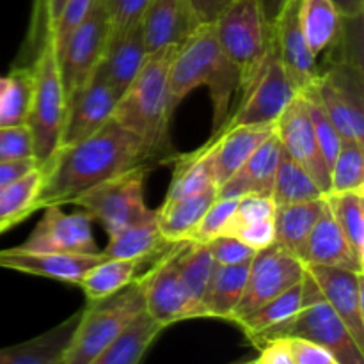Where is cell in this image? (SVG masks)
<instances>
[{"mask_svg":"<svg viewBox=\"0 0 364 364\" xmlns=\"http://www.w3.org/2000/svg\"><path fill=\"white\" fill-rule=\"evenodd\" d=\"M178 151H167L110 119L82 141L59 146L43 166L41 191L36 212L50 205H71L95 185L134 169H149L174 162Z\"/></svg>","mask_w":364,"mask_h":364,"instance_id":"1","label":"cell"},{"mask_svg":"<svg viewBox=\"0 0 364 364\" xmlns=\"http://www.w3.org/2000/svg\"><path fill=\"white\" fill-rule=\"evenodd\" d=\"M306 100H308L309 114H311L313 128H315L318 149H320V153H322L323 160H326L327 167H329V171H331V167H333L338 153H340V146H341V141H343V137H341V134L338 132V128L333 124V121L329 119V116L323 112L322 107H320L315 100L309 98V96H306Z\"/></svg>","mask_w":364,"mask_h":364,"instance_id":"43","label":"cell"},{"mask_svg":"<svg viewBox=\"0 0 364 364\" xmlns=\"http://www.w3.org/2000/svg\"><path fill=\"white\" fill-rule=\"evenodd\" d=\"M198 25L191 0H149L141 18L146 52L180 46Z\"/></svg>","mask_w":364,"mask_h":364,"instance_id":"19","label":"cell"},{"mask_svg":"<svg viewBox=\"0 0 364 364\" xmlns=\"http://www.w3.org/2000/svg\"><path fill=\"white\" fill-rule=\"evenodd\" d=\"M329 192L364 188V142L343 139L336 160L329 171Z\"/></svg>","mask_w":364,"mask_h":364,"instance_id":"40","label":"cell"},{"mask_svg":"<svg viewBox=\"0 0 364 364\" xmlns=\"http://www.w3.org/2000/svg\"><path fill=\"white\" fill-rule=\"evenodd\" d=\"M238 199V198H237ZM235 198H217L210 205V208L203 213L201 220L196 224L194 230L187 237L185 242H199V244H208L213 238L220 237L226 231L228 223L237 206Z\"/></svg>","mask_w":364,"mask_h":364,"instance_id":"41","label":"cell"},{"mask_svg":"<svg viewBox=\"0 0 364 364\" xmlns=\"http://www.w3.org/2000/svg\"><path fill=\"white\" fill-rule=\"evenodd\" d=\"M240 92L237 109L231 110L220 130L235 127H274L299 95L284 73L274 39L258 73Z\"/></svg>","mask_w":364,"mask_h":364,"instance_id":"10","label":"cell"},{"mask_svg":"<svg viewBox=\"0 0 364 364\" xmlns=\"http://www.w3.org/2000/svg\"><path fill=\"white\" fill-rule=\"evenodd\" d=\"M334 4L341 16H363L364 14V0H331Z\"/></svg>","mask_w":364,"mask_h":364,"instance_id":"54","label":"cell"},{"mask_svg":"<svg viewBox=\"0 0 364 364\" xmlns=\"http://www.w3.org/2000/svg\"><path fill=\"white\" fill-rule=\"evenodd\" d=\"M80 318V309L52 329L32 340L21 341V347L6 364H63L64 352Z\"/></svg>","mask_w":364,"mask_h":364,"instance_id":"35","label":"cell"},{"mask_svg":"<svg viewBox=\"0 0 364 364\" xmlns=\"http://www.w3.org/2000/svg\"><path fill=\"white\" fill-rule=\"evenodd\" d=\"M164 331L166 327L144 311L89 364H141Z\"/></svg>","mask_w":364,"mask_h":364,"instance_id":"26","label":"cell"},{"mask_svg":"<svg viewBox=\"0 0 364 364\" xmlns=\"http://www.w3.org/2000/svg\"><path fill=\"white\" fill-rule=\"evenodd\" d=\"M208 249L215 265H238V263L251 262L252 256L256 255L244 242L228 235H220L208 242Z\"/></svg>","mask_w":364,"mask_h":364,"instance_id":"46","label":"cell"},{"mask_svg":"<svg viewBox=\"0 0 364 364\" xmlns=\"http://www.w3.org/2000/svg\"><path fill=\"white\" fill-rule=\"evenodd\" d=\"M251 364H258V361H256V359H252V363Z\"/></svg>","mask_w":364,"mask_h":364,"instance_id":"60","label":"cell"},{"mask_svg":"<svg viewBox=\"0 0 364 364\" xmlns=\"http://www.w3.org/2000/svg\"><path fill=\"white\" fill-rule=\"evenodd\" d=\"M302 276H304V265L301 259L284 251L281 245L274 244L256 252L249 267L244 295L231 318V323L244 318L259 306L272 301L274 297L297 284Z\"/></svg>","mask_w":364,"mask_h":364,"instance_id":"12","label":"cell"},{"mask_svg":"<svg viewBox=\"0 0 364 364\" xmlns=\"http://www.w3.org/2000/svg\"><path fill=\"white\" fill-rule=\"evenodd\" d=\"M32 95V68L20 64L4 77V91L0 100V127H18L27 123Z\"/></svg>","mask_w":364,"mask_h":364,"instance_id":"39","label":"cell"},{"mask_svg":"<svg viewBox=\"0 0 364 364\" xmlns=\"http://www.w3.org/2000/svg\"><path fill=\"white\" fill-rule=\"evenodd\" d=\"M256 2H258L259 11H262L267 23H269L270 27H274V23H276L277 18H279L281 11L284 9V6H287L290 0H256Z\"/></svg>","mask_w":364,"mask_h":364,"instance_id":"53","label":"cell"},{"mask_svg":"<svg viewBox=\"0 0 364 364\" xmlns=\"http://www.w3.org/2000/svg\"><path fill=\"white\" fill-rule=\"evenodd\" d=\"M348 247L364 265V188L323 196Z\"/></svg>","mask_w":364,"mask_h":364,"instance_id":"36","label":"cell"},{"mask_svg":"<svg viewBox=\"0 0 364 364\" xmlns=\"http://www.w3.org/2000/svg\"><path fill=\"white\" fill-rule=\"evenodd\" d=\"M323 196L326 194L315 183V180L299 164H295L290 156L283 153L279 166H277L276 178H274L272 192H270L274 205L283 206L294 205V203L315 201Z\"/></svg>","mask_w":364,"mask_h":364,"instance_id":"38","label":"cell"},{"mask_svg":"<svg viewBox=\"0 0 364 364\" xmlns=\"http://www.w3.org/2000/svg\"><path fill=\"white\" fill-rule=\"evenodd\" d=\"M281 156H283V148L276 132H272L249 156L247 162L226 183L217 188V198L237 199L245 194L270 196Z\"/></svg>","mask_w":364,"mask_h":364,"instance_id":"22","label":"cell"},{"mask_svg":"<svg viewBox=\"0 0 364 364\" xmlns=\"http://www.w3.org/2000/svg\"><path fill=\"white\" fill-rule=\"evenodd\" d=\"M274 132V127H235L212 135V173L217 188L226 183Z\"/></svg>","mask_w":364,"mask_h":364,"instance_id":"24","label":"cell"},{"mask_svg":"<svg viewBox=\"0 0 364 364\" xmlns=\"http://www.w3.org/2000/svg\"><path fill=\"white\" fill-rule=\"evenodd\" d=\"M233 0H191L192 9L199 23H213L215 18L226 9Z\"/></svg>","mask_w":364,"mask_h":364,"instance_id":"50","label":"cell"},{"mask_svg":"<svg viewBox=\"0 0 364 364\" xmlns=\"http://www.w3.org/2000/svg\"><path fill=\"white\" fill-rule=\"evenodd\" d=\"M173 249L164 252L162 259L146 276L139 279L144 294L146 313L153 320L167 327L192 318H203V313L188 297L176 267V256Z\"/></svg>","mask_w":364,"mask_h":364,"instance_id":"13","label":"cell"},{"mask_svg":"<svg viewBox=\"0 0 364 364\" xmlns=\"http://www.w3.org/2000/svg\"><path fill=\"white\" fill-rule=\"evenodd\" d=\"M148 173L149 169L142 167L119 174L85 191L71 205L80 206L82 212L102 224L105 233L112 237L117 231L155 215L144 201V180Z\"/></svg>","mask_w":364,"mask_h":364,"instance_id":"9","label":"cell"},{"mask_svg":"<svg viewBox=\"0 0 364 364\" xmlns=\"http://www.w3.org/2000/svg\"><path fill=\"white\" fill-rule=\"evenodd\" d=\"M43 166L39 164L18 180L0 187V235L36 213V199L41 191Z\"/></svg>","mask_w":364,"mask_h":364,"instance_id":"33","label":"cell"},{"mask_svg":"<svg viewBox=\"0 0 364 364\" xmlns=\"http://www.w3.org/2000/svg\"><path fill=\"white\" fill-rule=\"evenodd\" d=\"M21 343H16V345H9V347H4L0 348V364H6L9 361L11 358H13L14 354H16L18 350H20Z\"/></svg>","mask_w":364,"mask_h":364,"instance_id":"56","label":"cell"},{"mask_svg":"<svg viewBox=\"0 0 364 364\" xmlns=\"http://www.w3.org/2000/svg\"><path fill=\"white\" fill-rule=\"evenodd\" d=\"M212 148L213 139H210L205 146L187 155H178L174 159V171L171 178L169 191L164 201L185 198V196L198 194L206 188L215 187L212 173Z\"/></svg>","mask_w":364,"mask_h":364,"instance_id":"32","label":"cell"},{"mask_svg":"<svg viewBox=\"0 0 364 364\" xmlns=\"http://www.w3.org/2000/svg\"><path fill=\"white\" fill-rule=\"evenodd\" d=\"M301 262L302 265L338 267V269L364 272V265L355 258L354 252L348 247L333 213L327 208L326 199H323L322 213L316 219L315 226H313L311 233L308 237V242L304 245Z\"/></svg>","mask_w":364,"mask_h":364,"instance_id":"23","label":"cell"},{"mask_svg":"<svg viewBox=\"0 0 364 364\" xmlns=\"http://www.w3.org/2000/svg\"><path fill=\"white\" fill-rule=\"evenodd\" d=\"M92 4H95V0H66L59 18L52 25V38L55 50H59L68 39V36L85 20Z\"/></svg>","mask_w":364,"mask_h":364,"instance_id":"45","label":"cell"},{"mask_svg":"<svg viewBox=\"0 0 364 364\" xmlns=\"http://www.w3.org/2000/svg\"><path fill=\"white\" fill-rule=\"evenodd\" d=\"M249 267L251 262L238 263V265H215L203 301L206 318L231 322L244 295Z\"/></svg>","mask_w":364,"mask_h":364,"instance_id":"25","label":"cell"},{"mask_svg":"<svg viewBox=\"0 0 364 364\" xmlns=\"http://www.w3.org/2000/svg\"><path fill=\"white\" fill-rule=\"evenodd\" d=\"M301 95L315 100L343 139L364 142L363 66L331 60Z\"/></svg>","mask_w":364,"mask_h":364,"instance_id":"8","label":"cell"},{"mask_svg":"<svg viewBox=\"0 0 364 364\" xmlns=\"http://www.w3.org/2000/svg\"><path fill=\"white\" fill-rule=\"evenodd\" d=\"M146 46L142 38L141 21L124 31L114 32L109 36L105 52L95 73L105 78L119 95H123L124 89L132 84L135 75L141 70L144 63Z\"/></svg>","mask_w":364,"mask_h":364,"instance_id":"21","label":"cell"},{"mask_svg":"<svg viewBox=\"0 0 364 364\" xmlns=\"http://www.w3.org/2000/svg\"><path fill=\"white\" fill-rule=\"evenodd\" d=\"M302 283L306 294L304 308L287 323L262 334L252 343L259 348L272 340L299 338L326 348L338 364H364V348L359 347L343 320L323 301L316 284L306 274Z\"/></svg>","mask_w":364,"mask_h":364,"instance_id":"5","label":"cell"},{"mask_svg":"<svg viewBox=\"0 0 364 364\" xmlns=\"http://www.w3.org/2000/svg\"><path fill=\"white\" fill-rule=\"evenodd\" d=\"M38 166H39L38 159H25V160H16V162L0 164V187L18 180V178L27 174L28 171H32Z\"/></svg>","mask_w":364,"mask_h":364,"instance_id":"51","label":"cell"},{"mask_svg":"<svg viewBox=\"0 0 364 364\" xmlns=\"http://www.w3.org/2000/svg\"><path fill=\"white\" fill-rule=\"evenodd\" d=\"M169 245L173 244L162 237L156 215H153L109 237V244L103 249L102 255L103 258L109 259H139L142 262L155 252L166 251Z\"/></svg>","mask_w":364,"mask_h":364,"instance_id":"31","label":"cell"},{"mask_svg":"<svg viewBox=\"0 0 364 364\" xmlns=\"http://www.w3.org/2000/svg\"><path fill=\"white\" fill-rule=\"evenodd\" d=\"M272 28L277 55L288 80L297 92L306 91L318 77L320 68L299 23V0H290L284 6Z\"/></svg>","mask_w":364,"mask_h":364,"instance_id":"18","label":"cell"},{"mask_svg":"<svg viewBox=\"0 0 364 364\" xmlns=\"http://www.w3.org/2000/svg\"><path fill=\"white\" fill-rule=\"evenodd\" d=\"M149 0H107L110 34L139 23Z\"/></svg>","mask_w":364,"mask_h":364,"instance_id":"47","label":"cell"},{"mask_svg":"<svg viewBox=\"0 0 364 364\" xmlns=\"http://www.w3.org/2000/svg\"><path fill=\"white\" fill-rule=\"evenodd\" d=\"M32 68V95L27 127L34 141V155L39 164L45 162L57 149L66 117V95L57 63V50L52 31L46 32Z\"/></svg>","mask_w":364,"mask_h":364,"instance_id":"6","label":"cell"},{"mask_svg":"<svg viewBox=\"0 0 364 364\" xmlns=\"http://www.w3.org/2000/svg\"><path fill=\"white\" fill-rule=\"evenodd\" d=\"M102 259V252L100 255H63V252H28L13 247L0 251V269L48 277V279L78 287L82 277Z\"/></svg>","mask_w":364,"mask_h":364,"instance_id":"20","label":"cell"},{"mask_svg":"<svg viewBox=\"0 0 364 364\" xmlns=\"http://www.w3.org/2000/svg\"><path fill=\"white\" fill-rule=\"evenodd\" d=\"M304 283H302L301 279L297 284L288 288L287 291H283V294H279L277 297H274L272 301L265 302V304L259 306L258 309L249 313L247 316L237 320L235 326L240 327V329L244 331L245 336L249 338V341L252 343V341H255L256 338L262 336V334L269 333V331L276 329V327L283 326L288 320L294 318V316L304 308Z\"/></svg>","mask_w":364,"mask_h":364,"instance_id":"30","label":"cell"},{"mask_svg":"<svg viewBox=\"0 0 364 364\" xmlns=\"http://www.w3.org/2000/svg\"><path fill=\"white\" fill-rule=\"evenodd\" d=\"M2 91H4V77H0V100H2Z\"/></svg>","mask_w":364,"mask_h":364,"instance_id":"57","label":"cell"},{"mask_svg":"<svg viewBox=\"0 0 364 364\" xmlns=\"http://www.w3.org/2000/svg\"><path fill=\"white\" fill-rule=\"evenodd\" d=\"M119 98V92L105 78L92 73L87 84L68 103L59 146L73 144L98 132L112 119Z\"/></svg>","mask_w":364,"mask_h":364,"instance_id":"17","label":"cell"},{"mask_svg":"<svg viewBox=\"0 0 364 364\" xmlns=\"http://www.w3.org/2000/svg\"><path fill=\"white\" fill-rule=\"evenodd\" d=\"M287 343L295 364H338L336 359L326 348L311 343V341L299 340V338H288Z\"/></svg>","mask_w":364,"mask_h":364,"instance_id":"49","label":"cell"},{"mask_svg":"<svg viewBox=\"0 0 364 364\" xmlns=\"http://www.w3.org/2000/svg\"><path fill=\"white\" fill-rule=\"evenodd\" d=\"M304 274L316 284L323 301L343 320L359 347L364 348V272L304 265Z\"/></svg>","mask_w":364,"mask_h":364,"instance_id":"16","label":"cell"},{"mask_svg":"<svg viewBox=\"0 0 364 364\" xmlns=\"http://www.w3.org/2000/svg\"><path fill=\"white\" fill-rule=\"evenodd\" d=\"M262 355L269 364H295L287 340H272L259 347Z\"/></svg>","mask_w":364,"mask_h":364,"instance_id":"52","label":"cell"},{"mask_svg":"<svg viewBox=\"0 0 364 364\" xmlns=\"http://www.w3.org/2000/svg\"><path fill=\"white\" fill-rule=\"evenodd\" d=\"M178 46H166L148 53L132 84L124 89L114 109L112 119L151 144L176 151L169 137L173 117L169 102V71Z\"/></svg>","mask_w":364,"mask_h":364,"instance_id":"3","label":"cell"},{"mask_svg":"<svg viewBox=\"0 0 364 364\" xmlns=\"http://www.w3.org/2000/svg\"><path fill=\"white\" fill-rule=\"evenodd\" d=\"M36 159L34 141L27 124L0 127V164Z\"/></svg>","mask_w":364,"mask_h":364,"instance_id":"44","label":"cell"},{"mask_svg":"<svg viewBox=\"0 0 364 364\" xmlns=\"http://www.w3.org/2000/svg\"><path fill=\"white\" fill-rule=\"evenodd\" d=\"M224 55L240 75V89L255 78L274 39V28L263 18L256 0H233L213 21Z\"/></svg>","mask_w":364,"mask_h":364,"instance_id":"7","label":"cell"},{"mask_svg":"<svg viewBox=\"0 0 364 364\" xmlns=\"http://www.w3.org/2000/svg\"><path fill=\"white\" fill-rule=\"evenodd\" d=\"M256 361H258V364H269V363H267V359L263 358V355H259V358L256 359Z\"/></svg>","mask_w":364,"mask_h":364,"instance_id":"58","label":"cell"},{"mask_svg":"<svg viewBox=\"0 0 364 364\" xmlns=\"http://www.w3.org/2000/svg\"><path fill=\"white\" fill-rule=\"evenodd\" d=\"M174 256H176L178 272H180L188 297L201 309L203 318H206L203 301H205L210 277H212L213 269H215V262H213L208 244L178 242L176 249H174Z\"/></svg>","mask_w":364,"mask_h":364,"instance_id":"34","label":"cell"},{"mask_svg":"<svg viewBox=\"0 0 364 364\" xmlns=\"http://www.w3.org/2000/svg\"><path fill=\"white\" fill-rule=\"evenodd\" d=\"M322 208L323 198L315 199V201L276 206V213H274L276 244L301 259L306 242L316 219L322 213Z\"/></svg>","mask_w":364,"mask_h":364,"instance_id":"28","label":"cell"},{"mask_svg":"<svg viewBox=\"0 0 364 364\" xmlns=\"http://www.w3.org/2000/svg\"><path fill=\"white\" fill-rule=\"evenodd\" d=\"M299 23L315 57L338 41L343 16L331 0H299Z\"/></svg>","mask_w":364,"mask_h":364,"instance_id":"29","label":"cell"},{"mask_svg":"<svg viewBox=\"0 0 364 364\" xmlns=\"http://www.w3.org/2000/svg\"><path fill=\"white\" fill-rule=\"evenodd\" d=\"M276 213V205H274L270 196H259V194H245L237 199V206L231 215L230 223H228L224 235H231L238 228L249 226V224L262 223V220L274 219Z\"/></svg>","mask_w":364,"mask_h":364,"instance_id":"42","label":"cell"},{"mask_svg":"<svg viewBox=\"0 0 364 364\" xmlns=\"http://www.w3.org/2000/svg\"><path fill=\"white\" fill-rule=\"evenodd\" d=\"M228 237L238 238V240L244 242V244L247 245V247H251L255 252L263 251V249L276 244V228H274V219L262 220V223L238 228V230H235L233 233L228 235Z\"/></svg>","mask_w":364,"mask_h":364,"instance_id":"48","label":"cell"},{"mask_svg":"<svg viewBox=\"0 0 364 364\" xmlns=\"http://www.w3.org/2000/svg\"><path fill=\"white\" fill-rule=\"evenodd\" d=\"M217 199V188H206L198 194L185 196V198L164 201L159 212H155L162 237L171 244L185 242L196 224L201 220L203 213L210 208Z\"/></svg>","mask_w":364,"mask_h":364,"instance_id":"27","label":"cell"},{"mask_svg":"<svg viewBox=\"0 0 364 364\" xmlns=\"http://www.w3.org/2000/svg\"><path fill=\"white\" fill-rule=\"evenodd\" d=\"M43 217L27 240L16 249L28 252L100 255L92 235V219L85 212L64 213L60 205L45 206Z\"/></svg>","mask_w":364,"mask_h":364,"instance_id":"14","label":"cell"},{"mask_svg":"<svg viewBox=\"0 0 364 364\" xmlns=\"http://www.w3.org/2000/svg\"><path fill=\"white\" fill-rule=\"evenodd\" d=\"M198 87H206L210 91L213 134H217L231 112L233 96L240 89V75L224 55L213 23L198 25L176 48L169 71L171 110L174 112L188 92Z\"/></svg>","mask_w":364,"mask_h":364,"instance_id":"2","label":"cell"},{"mask_svg":"<svg viewBox=\"0 0 364 364\" xmlns=\"http://www.w3.org/2000/svg\"><path fill=\"white\" fill-rule=\"evenodd\" d=\"M144 311V294L139 279L117 294L87 302L80 309L63 364H89Z\"/></svg>","mask_w":364,"mask_h":364,"instance_id":"4","label":"cell"},{"mask_svg":"<svg viewBox=\"0 0 364 364\" xmlns=\"http://www.w3.org/2000/svg\"><path fill=\"white\" fill-rule=\"evenodd\" d=\"M252 363V359H244V361H237V363H233V364H251Z\"/></svg>","mask_w":364,"mask_h":364,"instance_id":"59","label":"cell"},{"mask_svg":"<svg viewBox=\"0 0 364 364\" xmlns=\"http://www.w3.org/2000/svg\"><path fill=\"white\" fill-rule=\"evenodd\" d=\"M110 36L107 0H95L85 20L68 36L57 50L60 80H63L66 107L92 77L102 60Z\"/></svg>","mask_w":364,"mask_h":364,"instance_id":"11","label":"cell"},{"mask_svg":"<svg viewBox=\"0 0 364 364\" xmlns=\"http://www.w3.org/2000/svg\"><path fill=\"white\" fill-rule=\"evenodd\" d=\"M45 2V7H46V13H48V18H50V23H55V20L59 18L60 11H63L64 4H66V0H43Z\"/></svg>","mask_w":364,"mask_h":364,"instance_id":"55","label":"cell"},{"mask_svg":"<svg viewBox=\"0 0 364 364\" xmlns=\"http://www.w3.org/2000/svg\"><path fill=\"white\" fill-rule=\"evenodd\" d=\"M139 265H141L139 259L103 258L82 277L78 287L85 294L87 302L100 301V299L117 294L130 283H134Z\"/></svg>","mask_w":364,"mask_h":364,"instance_id":"37","label":"cell"},{"mask_svg":"<svg viewBox=\"0 0 364 364\" xmlns=\"http://www.w3.org/2000/svg\"><path fill=\"white\" fill-rule=\"evenodd\" d=\"M274 132L279 139L284 155L299 164L322 188L323 194H329V167L318 149L308 100L304 95L299 92L291 100L290 105L274 124Z\"/></svg>","mask_w":364,"mask_h":364,"instance_id":"15","label":"cell"}]
</instances>
